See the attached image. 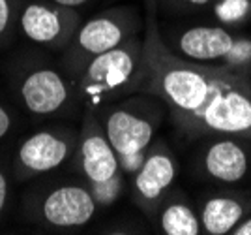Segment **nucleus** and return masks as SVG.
<instances>
[{
    "mask_svg": "<svg viewBox=\"0 0 251 235\" xmlns=\"http://www.w3.org/2000/svg\"><path fill=\"white\" fill-rule=\"evenodd\" d=\"M180 2H184V4H189V6H206V4H210L212 0H180Z\"/></svg>",
    "mask_w": 251,
    "mask_h": 235,
    "instance_id": "412c9836",
    "label": "nucleus"
},
{
    "mask_svg": "<svg viewBox=\"0 0 251 235\" xmlns=\"http://www.w3.org/2000/svg\"><path fill=\"white\" fill-rule=\"evenodd\" d=\"M6 200H8V181H6V177L0 171V213L6 207Z\"/></svg>",
    "mask_w": 251,
    "mask_h": 235,
    "instance_id": "6ab92c4d",
    "label": "nucleus"
},
{
    "mask_svg": "<svg viewBox=\"0 0 251 235\" xmlns=\"http://www.w3.org/2000/svg\"><path fill=\"white\" fill-rule=\"evenodd\" d=\"M176 49L186 60L232 74L251 66V40L234 36L221 27H191L178 36Z\"/></svg>",
    "mask_w": 251,
    "mask_h": 235,
    "instance_id": "f03ea898",
    "label": "nucleus"
},
{
    "mask_svg": "<svg viewBox=\"0 0 251 235\" xmlns=\"http://www.w3.org/2000/svg\"><path fill=\"white\" fill-rule=\"evenodd\" d=\"M8 23H10V2L0 0V34L6 30Z\"/></svg>",
    "mask_w": 251,
    "mask_h": 235,
    "instance_id": "dca6fc26",
    "label": "nucleus"
},
{
    "mask_svg": "<svg viewBox=\"0 0 251 235\" xmlns=\"http://www.w3.org/2000/svg\"><path fill=\"white\" fill-rule=\"evenodd\" d=\"M202 164L212 179L221 182H238L250 171V154L234 136H223L206 149Z\"/></svg>",
    "mask_w": 251,
    "mask_h": 235,
    "instance_id": "6e6552de",
    "label": "nucleus"
},
{
    "mask_svg": "<svg viewBox=\"0 0 251 235\" xmlns=\"http://www.w3.org/2000/svg\"><path fill=\"white\" fill-rule=\"evenodd\" d=\"M11 126V118H10V113L6 111V107L0 106V138H4L6 134H8V130Z\"/></svg>",
    "mask_w": 251,
    "mask_h": 235,
    "instance_id": "a211bd4d",
    "label": "nucleus"
},
{
    "mask_svg": "<svg viewBox=\"0 0 251 235\" xmlns=\"http://www.w3.org/2000/svg\"><path fill=\"white\" fill-rule=\"evenodd\" d=\"M152 134V122L129 109H116L105 122V136L118 156L120 170L126 173H137L143 166Z\"/></svg>",
    "mask_w": 251,
    "mask_h": 235,
    "instance_id": "20e7f679",
    "label": "nucleus"
},
{
    "mask_svg": "<svg viewBox=\"0 0 251 235\" xmlns=\"http://www.w3.org/2000/svg\"><path fill=\"white\" fill-rule=\"evenodd\" d=\"M56 4H60V6H68V8H75V6H83L86 4L88 0H54Z\"/></svg>",
    "mask_w": 251,
    "mask_h": 235,
    "instance_id": "aec40b11",
    "label": "nucleus"
},
{
    "mask_svg": "<svg viewBox=\"0 0 251 235\" xmlns=\"http://www.w3.org/2000/svg\"><path fill=\"white\" fill-rule=\"evenodd\" d=\"M70 156V143L52 132H38L19 149L17 160L32 173H45L58 168Z\"/></svg>",
    "mask_w": 251,
    "mask_h": 235,
    "instance_id": "1a4fd4ad",
    "label": "nucleus"
},
{
    "mask_svg": "<svg viewBox=\"0 0 251 235\" xmlns=\"http://www.w3.org/2000/svg\"><path fill=\"white\" fill-rule=\"evenodd\" d=\"M246 214V207L240 200L232 196H216L210 198L202 207L201 224L210 235H225L240 222Z\"/></svg>",
    "mask_w": 251,
    "mask_h": 235,
    "instance_id": "ddd939ff",
    "label": "nucleus"
},
{
    "mask_svg": "<svg viewBox=\"0 0 251 235\" xmlns=\"http://www.w3.org/2000/svg\"><path fill=\"white\" fill-rule=\"evenodd\" d=\"M250 13V0H221L216 15L223 23H238Z\"/></svg>",
    "mask_w": 251,
    "mask_h": 235,
    "instance_id": "2eb2a0df",
    "label": "nucleus"
},
{
    "mask_svg": "<svg viewBox=\"0 0 251 235\" xmlns=\"http://www.w3.org/2000/svg\"><path fill=\"white\" fill-rule=\"evenodd\" d=\"M159 224L167 235H199L201 222L186 203H171L161 213Z\"/></svg>",
    "mask_w": 251,
    "mask_h": 235,
    "instance_id": "4468645a",
    "label": "nucleus"
},
{
    "mask_svg": "<svg viewBox=\"0 0 251 235\" xmlns=\"http://www.w3.org/2000/svg\"><path fill=\"white\" fill-rule=\"evenodd\" d=\"M139 57L141 49L135 42L92 57L83 77V94L92 104H98L107 94L126 88L137 72Z\"/></svg>",
    "mask_w": 251,
    "mask_h": 235,
    "instance_id": "7ed1b4c3",
    "label": "nucleus"
},
{
    "mask_svg": "<svg viewBox=\"0 0 251 235\" xmlns=\"http://www.w3.org/2000/svg\"><path fill=\"white\" fill-rule=\"evenodd\" d=\"M176 164L173 156L161 150L147 154L143 166L135 173V190L145 202H154L173 184Z\"/></svg>",
    "mask_w": 251,
    "mask_h": 235,
    "instance_id": "9d476101",
    "label": "nucleus"
},
{
    "mask_svg": "<svg viewBox=\"0 0 251 235\" xmlns=\"http://www.w3.org/2000/svg\"><path fill=\"white\" fill-rule=\"evenodd\" d=\"M143 55L150 87L163 98L182 128L251 139V85L246 79L169 51L154 21H150Z\"/></svg>",
    "mask_w": 251,
    "mask_h": 235,
    "instance_id": "f257e3e1",
    "label": "nucleus"
},
{
    "mask_svg": "<svg viewBox=\"0 0 251 235\" xmlns=\"http://www.w3.org/2000/svg\"><path fill=\"white\" fill-rule=\"evenodd\" d=\"M21 96L28 111L36 115H49L58 111L68 100V85L54 70H36L25 77Z\"/></svg>",
    "mask_w": 251,
    "mask_h": 235,
    "instance_id": "0eeeda50",
    "label": "nucleus"
},
{
    "mask_svg": "<svg viewBox=\"0 0 251 235\" xmlns=\"http://www.w3.org/2000/svg\"><path fill=\"white\" fill-rule=\"evenodd\" d=\"M126 38V29L122 21L113 15H100L84 25L75 38L77 51L84 55H101L122 45Z\"/></svg>",
    "mask_w": 251,
    "mask_h": 235,
    "instance_id": "9b49d317",
    "label": "nucleus"
},
{
    "mask_svg": "<svg viewBox=\"0 0 251 235\" xmlns=\"http://www.w3.org/2000/svg\"><path fill=\"white\" fill-rule=\"evenodd\" d=\"M21 29L25 36L36 43L56 42L64 32V19L56 10L45 4H28L21 17Z\"/></svg>",
    "mask_w": 251,
    "mask_h": 235,
    "instance_id": "f8f14e48",
    "label": "nucleus"
},
{
    "mask_svg": "<svg viewBox=\"0 0 251 235\" xmlns=\"http://www.w3.org/2000/svg\"><path fill=\"white\" fill-rule=\"evenodd\" d=\"M81 164L84 175L94 186L96 202H113L120 190V164L107 136L96 130L84 136L81 147Z\"/></svg>",
    "mask_w": 251,
    "mask_h": 235,
    "instance_id": "39448f33",
    "label": "nucleus"
},
{
    "mask_svg": "<svg viewBox=\"0 0 251 235\" xmlns=\"http://www.w3.org/2000/svg\"><path fill=\"white\" fill-rule=\"evenodd\" d=\"M230 235H251V216L250 218H242L238 224L230 230Z\"/></svg>",
    "mask_w": 251,
    "mask_h": 235,
    "instance_id": "f3484780",
    "label": "nucleus"
},
{
    "mask_svg": "<svg viewBox=\"0 0 251 235\" xmlns=\"http://www.w3.org/2000/svg\"><path fill=\"white\" fill-rule=\"evenodd\" d=\"M42 213L43 218L56 228L84 226L96 213L94 194L75 184L60 186L43 200Z\"/></svg>",
    "mask_w": 251,
    "mask_h": 235,
    "instance_id": "423d86ee",
    "label": "nucleus"
}]
</instances>
